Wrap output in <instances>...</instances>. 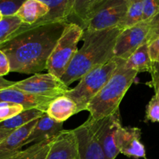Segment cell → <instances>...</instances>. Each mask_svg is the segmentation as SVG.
<instances>
[{
	"mask_svg": "<svg viewBox=\"0 0 159 159\" xmlns=\"http://www.w3.org/2000/svg\"><path fill=\"white\" fill-rule=\"evenodd\" d=\"M104 0H75L71 15L68 17V23L79 25L83 30L88 26Z\"/></svg>",
	"mask_w": 159,
	"mask_h": 159,
	"instance_id": "obj_16",
	"label": "cell"
},
{
	"mask_svg": "<svg viewBox=\"0 0 159 159\" xmlns=\"http://www.w3.org/2000/svg\"><path fill=\"white\" fill-rule=\"evenodd\" d=\"M23 24V22L16 16L3 17L0 21V45L9 40Z\"/></svg>",
	"mask_w": 159,
	"mask_h": 159,
	"instance_id": "obj_23",
	"label": "cell"
},
{
	"mask_svg": "<svg viewBox=\"0 0 159 159\" xmlns=\"http://www.w3.org/2000/svg\"><path fill=\"white\" fill-rule=\"evenodd\" d=\"M14 84H15V82L8 81L6 79H3L2 77H0V90L12 87Z\"/></svg>",
	"mask_w": 159,
	"mask_h": 159,
	"instance_id": "obj_32",
	"label": "cell"
},
{
	"mask_svg": "<svg viewBox=\"0 0 159 159\" xmlns=\"http://www.w3.org/2000/svg\"><path fill=\"white\" fill-rule=\"evenodd\" d=\"M10 72V65L6 54L0 50V77Z\"/></svg>",
	"mask_w": 159,
	"mask_h": 159,
	"instance_id": "obj_31",
	"label": "cell"
},
{
	"mask_svg": "<svg viewBox=\"0 0 159 159\" xmlns=\"http://www.w3.org/2000/svg\"><path fill=\"white\" fill-rule=\"evenodd\" d=\"M118 64V59L113 58L104 65L96 67L81 78L79 84L65 95L75 102L78 113L86 110L90 101L103 88L115 72Z\"/></svg>",
	"mask_w": 159,
	"mask_h": 159,
	"instance_id": "obj_4",
	"label": "cell"
},
{
	"mask_svg": "<svg viewBox=\"0 0 159 159\" xmlns=\"http://www.w3.org/2000/svg\"><path fill=\"white\" fill-rule=\"evenodd\" d=\"M148 52L152 61L159 63V37L149 42Z\"/></svg>",
	"mask_w": 159,
	"mask_h": 159,
	"instance_id": "obj_29",
	"label": "cell"
},
{
	"mask_svg": "<svg viewBox=\"0 0 159 159\" xmlns=\"http://www.w3.org/2000/svg\"><path fill=\"white\" fill-rule=\"evenodd\" d=\"M54 138L32 144L30 148L22 151L16 159H45Z\"/></svg>",
	"mask_w": 159,
	"mask_h": 159,
	"instance_id": "obj_22",
	"label": "cell"
},
{
	"mask_svg": "<svg viewBox=\"0 0 159 159\" xmlns=\"http://www.w3.org/2000/svg\"><path fill=\"white\" fill-rule=\"evenodd\" d=\"M45 159H79L74 130H63L55 137Z\"/></svg>",
	"mask_w": 159,
	"mask_h": 159,
	"instance_id": "obj_11",
	"label": "cell"
},
{
	"mask_svg": "<svg viewBox=\"0 0 159 159\" xmlns=\"http://www.w3.org/2000/svg\"><path fill=\"white\" fill-rule=\"evenodd\" d=\"M129 0H104L84 31H99L120 26L127 15Z\"/></svg>",
	"mask_w": 159,
	"mask_h": 159,
	"instance_id": "obj_8",
	"label": "cell"
},
{
	"mask_svg": "<svg viewBox=\"0 0 159 159\" xmlns=\"http://www.w3.org/2000/svg\"><path fill=\"white\" fill-rule=\"evenodd\" d=\"M0 143H1V142H0Z\"/></svg>",
	"mask_w": 159,
	"mask_h": 159,
	"instance_id": "obj_35",
	"label": "cell"
},
{
	"mask_svg": "<svg viewBox=\"0 0 159 159\" xmlns=\"http://www.w3.org/2000/svg\"><path fill=\"white\" fill-rule=\"evenodd\" d=\"M44 113V112L37 110V109L24 110L14 117L7 120L4 122L0 123V129H5V130L13 131L16 129L26 125L34 120L40 119Z\"/></svg>",
	"mask_w": 159,
	"mask_h": 159,
	"instance_id": "obj_20",
	"label": "cell"
},
{
	"mask_svg": "<svg viewBox=\"0 0 159 159\" xmlns=\"http://www.w3.org/2000/svg\"><path fill=\"white\" fill-rule=\"evenodd\" d=\"M23 106L11 102H0V123L11 119L24 111Z\"/></svg>",
	"mask_w": 159,
	"mask_h": 159,
	"instance_id": "obj_24",
	"label": "cell"
},
{
	"mask_svg": "<svg viewBox=\"0 0 159 159\" xmlns=\"http://www.w3.org/2000/svg\"><path fill=\"white\" fill-rule=\"evenodd\" d=\"M50 9L43 0H26L19 9L16 16L23 24H34L49 12Z\"/></svg>",
	"mask_w": 159,
	"mask_h": 159,
	"instance_id": "obj_17",
	"label": "cell"
},
{
	"mask_svg": "<svg viewBox=\"0 0 159 159\" xmlns=\"http://www.w3.org/2000/svg\"><path fill=\"white\" fill-rule=\"evenodd\" d=\"M68 23L23 24L9 40L0 45L10 65V71L37 74L47 70L48 59Z\"/></svg>",
	"mask_w": 159,
	"mask_h": 159,
	"instance_id": "obj_1",
	"label": "cell"
},
{
	"mask_svg": "<svg viewBox=\"0 0 159 159\" xmlns=\"http://www.w3.org/2000/svg\"><path fill=\"white\" fill-rule=\"evenodd\" d=\"M78 142L79 159H107L102 147L85 124L74 129Z\"/></svg>",
	"mask_w": 159,
	"mask_h": 159,
	"instance_id": "obj_13",
	"label": "cell"
},
{
	"mask_svg": "<svg viewBox=\"0 0 159 159\" xmlns=\"http://www.w3.org/2000/svg\"><path fill=\"white\" fill-rule=\"evenodd\" d=\"M84 30L75 23H68L48 61V73L61 79L75 56L79 49L77 45L82 40Z\"/></svg>",
	"mask_w": 159,
	"mask_h": 159,
	"instance_id": "obj_5",
	"label": "cell"
},
{
	"mask_svg": "<svg viewBox=\"0 0 159 159\" xmlns=\"http://www.w3.org/2000/svg\"><path fill=\"white\" fill-rule=\"evenodd\" d=\"M12 87L34 96L54 99L65 96L70 90L61 79L51 73H37L24 80L16 82Z\"/></svg>",
	"mask_w": 159,
	"mask_h": 159,
	"instance_id": "obj_7",
	"label": "cell"
},
{
	"mask_svg": "<svg viewBox=\"0 0 159 159\" xmlns=\"http://www.w3.org/2000/svg\"><path fill=\"white\" fill-rule=\"evenodd\" d=\"M159 13V0H144L143 22L149 23Z\"/></svg>",
	"mask_w": 159,
	"mask_h": 159,
	"instance_id": "obj_26",
	"label": "cell"
},
{
	"mask_svg": "<svg viewBox=\"0 0 159 159\" xmlns=\"http://www.w3.org/2000/svg\"><path fill=\"white\" fill-rule=\"evenodd\" d=\"M149 30V23L145 22L123 30L116 39L113 58L127 61L138 48L148 43Z\"/></svg>",
	"mask_w": 159,
	"mask_h": 159,
	"instance_id": "obj_9",
	"label": "cell"
},
{
	"mask_svg": "<svg viewBox=\"0 0 159 159\" xmlns=\"http://www.w3.org/2000/svg\"><path fill=\"white\" fill-rule=\"evenodd\" d=\"M118 62L113 75L87 106L86 110L92 119H102L117 112L121 101L138 75L134 70L126 68V61L118 59Z\"/></svg>",
	"mask_w": 159,
	"mask_h": 159,
	"instance_id": "obj_3",
	"label": "cell"
},
{
	"mask_svg": "<svg viewBox=\"0 0 159 159\" xmlns=\"http://www.w3.org/2000/svg\"><path fill=\"white\" fill-rule=\"evenodd\" d=\"M146 120L159 123V99L155 96L152 98L147 106Z\"/></svg>",
	"mask_w": 159,
	"mask_h": 159,
	"instance_id": "obj_27",
	"label": "cell"
},
{
	"mask_svg": "<svg viewBox=\"0 0 159 159\" xmlns=\"http://www.w3.org/2000/svg\"><path fill=\"white\" fill-rule=\"evenodd\" d=\"M123 30L117 26L93 32L84 31L83 44L61 79L65 85L69 86L94 68L111 61L116 39Z\"/></svg>",
	"mask_w": 159,
	"mask_h": 159,
	"instance_id": "obj_2",
	"label": "cell"
},
{
	"mask_svg": "<svg viewBox=\"0 0 159 159\" xmlns=\"http://www.w3.org/2000/svg\"><path fill=\"white\" fill-rule=\"evenodd\" d=\"M23 2L24 1L23 0H1L0 1L1 14L3 17L16 16Z\"/></svg>",
	"mask_w": 159,
	"mask_h": 159,
	"instance_id": "obj_25",
	"label": "cell"
},
{
	"mask_svg": "<svg viewBox=\"0 0 159 159\" xmlns=\"http://www.w3.org/2000/svg\"><path fill=\"white\" fill-rule=\"evenodd\" d=\"M144 0H129L127 15L121 28L127 29L143 22Z\"/></svg>",
	"mask_w": 159,
	"mask_h": 159,
	"instance_id": "obj_21",
	"label": "cell"
},
{
	"mask_svg": "<svg viewBox=\"0 0 159 159\" xmlns=\"http://www.w3.org/2000/svg\"><path fill=\"white\" fill-rule=\"evenodd\" d=\"M12 130H5V129H0V142L3 141L4 139H6L11 133H12Z\"/></svg>",
	"mask_w": 159,
	"mask_h": 159,
	"instance_id": "obj_33",
	"label": "cell"
},
{
	"mask_svg": "<svg viewBox=\"0 0 159 159\" xmlns=\"http://www.w3.org/2000/svg\"><path fill=\"white\" fill-rule=\"evenodd\" d=\"M149 26H150V30H149L148 40L149 43L152 40L159 37V13L151 22H149Z\"/></svg>",
	"mask_w": 159,
	"mask_h": 159,
	"instance_id": "obj_30",
	"label": "cell"
},
{
	"mask_svg": "<svg viewBox=\"0 0 159 159\" xmlns=\"http://www.w3.org/2000/svg\"><path fill=\"white\" fill-rule=\"evenodd\" d=\"M149 73L152 76L150 85L154 88L155 93V96L159 99V63L153 62L152 69Z\"/></svg>",
	"mask_w": 159,
	"mask_h": 159,
	"instance_id": "obj_28",
	"label": "cell"
},
{
	"mask_svg": "<svg viewBox=\"0 0 159 159\" xmlns=\"http://www.w3.org/2000/svg\"><path fill=\"white\" fill-rule=\"evenodd\" d=\"M84 124L89 128L99 143L107 159H115L120 154L118 141L123 126L119 110L102 119L94 120L89 117Z\"/></svg>",
	"mask_w": 159,
	"mask_h": 159,
	"instance_id": "obj_6",
	"label": "cell"
},
{
	"mask_svg": "<svg viewBox=\"0 0 159 159\" xmlns=\"http://www.w3.org/2000/svg\"><path fill=\"white\" fill-rule=\"evenodd\" d=\"M39 119L13 130L0 143V159H16L21 153L22 148Z\"/></svg>",
	"mask_w": 159,
	"mask_h": 159,
	"instance_id": "obj_12",
	"label": "cell"
},
{
	"mask_svg": "<svg viewBox=\"0 0 159 159\" xmlns=\"http://www.w3.org/2000/svg\"><path fill=\"white\" fill-rule=\"evenodd\" d=\"M54 98L34 96L20 91L13 87L0 90V102H6L21 105L25 110L37 109L46 113Z\"/></svg>",
	"mask_w": 159,
	"mask_h": 159,
	"instance_id": "obj_10",
	"label": "cell"
},
{
	"mask_svg": "<svg viewBox=\"0 0 159 159\" xmlns=\"http://www.w3.org/2000/svg\"><path fill=\"white\" fill-rule=\"evenodd\" d=\"M46 113L57 122L64 123L71 116L78 113V107L72 99L66 96H62L54 99L50 103Z\"/></svg>",
	"mask_w": 159,
	"mask_h": 159,
	"instance_id": "obj_18",
	"label": "cell"
},
{
	"mask_svg": "<svg viewBox=\"0 0 159 159\" xmlns=\"http://www.w3.org/2000/svg\"><path fill=\"white\" fill-rule=\"evenodd\" d=\"M141 130L138 127H127L121 129L119 135L120 153L129 158H145V148L141 141Z\"/></svg>",
	"mask_w": 159,
	"mask_h": 159,
	"instance_id": "obj_14",
	"label": "cell"
},
{
	"mask_svg": "<svg viewBox=\"0 0 159 159\" xmlns=\"http://www.w3.org/2000/svg\"><path fill=\"white\" fill-rule=\"evenodd\" d=\"M2 18H3V16H2V14H1V12H0V21H1V20H2Z\"/></svg>",
	"mask_w": 159,
	"mask_h": 159,
	"instance_id": "obj_34",
	"label": "cell"
},
{
	"mask_svg": "<svg viewBox=\"0 0 159 159\" xmlns=\"http://www.w3.org/2000/svg\"><path fill=\"white\" fill-rule=\"evenodd\" d=\"M63 123L57 122L50 117L46 113L38 120L24 146L29 144H38L55 138L63 130Z\"/></svg>",
	"mask_w": 159,
	"mask_h": 159,
	"instance_id": "obj_15",
	"label": "cell"
},
{
	"mask_svg": "<svg viewBox=\"0 0 159 159\" xmlns=\"http://www.w3.org/2000/svg\"><path fill=\"white\" fill-rule=\"evenodd\" d=\"M152 64L149 56L148 43H144L138 48L132 55L126 61L125 67L129 69L136 71L137 72H150Z\"/></svg>",
	"mask_w": 159,
	"mask_h": 159,
	"instance_id": "obj_19",
	"label": "cell"
}]
</instances>
